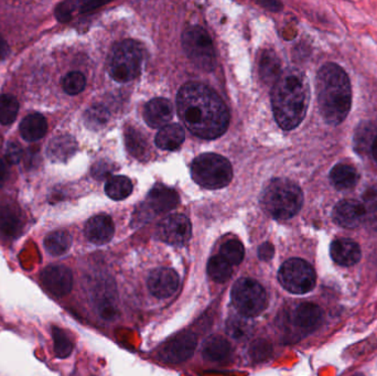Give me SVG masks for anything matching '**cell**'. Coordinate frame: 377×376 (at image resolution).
Instances as JSON below:
<instances>
[{"label":"cell","instance_id":"cell-22","mask_svg":"<svg viewBox=\"0 0 377 376\" xmlns=\"http://www.w3.org/2000/svg\"><path fill=\"white\" fill-rule=\"evenodd\" d=\"M77 143L75 139L69 135H60L52 139L48 147L49 158L53 162H67L77 153Z\"/></svg>","mask_w":377,"mask_h":376},{"label":"cell","instance_id":"cell-44","mask_svg":"<svg viewBox=\"0 0 377 376\" xmlns=\"http://www.w3.org/2000/svg\"><path fill=\"white\" fill-rule=\"evenodd\" d=\"M6 179H7V167L3 159H0V189L3 188Z\"/></svg>","mask_w":377,"mask_h":376},{"label":"cell","instance_id":"cell-12","mask_svg":"<svg viewBox=\"0 0 377 376\" xmlns=\"http://www.w3.org/2000/svg\"><path fill=\"white\" fill-rule=\"evenodd\" d=\"M41 283L50 294L56 297H64L71 292L73 275L71 269L63 265H50L41 271Z\"/></svg>","mask_w":377,"mask_h":376},{"label":"cell","instance_id":"cell-33","mask_svg":"<svg viewBox=\"0 0 377 376\" xmlns=\"http://www.w3.org/2000/svg\"><path fill=\"white\" fill-rule=\"evenodd\" d=\"M108 118H110V114L108 110L102 105L91 106L84 115V121L87 127L94 131L104 127L108 124Z\"/></svg>","mask_w":377,"mask_h":376},{"label":"cell","instance_id":"cell-30","mask_svg":"<svg viewBox=\"0 0 377 376\" xmlns=\"http://www.w3.org/2000/svg\"><path fill=\"white\" fill-rule=\"evenodd\" d=\"M126 147L132 156L143 158L147 153V141L139 131L129 127L125 133Z\"/></svg>","mask_w":377,"mask_h":376},{"label":"cell","instance_id":"cell-20","mask_svg":"<svg viewBox=\"0 0 377 376\" xmlns=\"http://www.w3.org/2000/svg\"><path fill=\"white\" fill-rule=\"evenodd\" d=\"M186 139L184 127L179 124H169L161 128L155 136V145L162 150H176Z\"/></svg>","mask_w":377,"mask_h":376},{"label":"cell","instance_id":"cell-3","mask_svg":"<svg viewBox=\"0 0 377 376\" xmlns=\"http://www.w3.org/2000/svg\"><path fill=\"white\" fill-rule=\"evenodd\" d=\"M319 110L330 125H339L349 115L352 87L347 72L334 63L324 64L317 75Z\"/></svg>","mask_w":377,"mask_h":376},{"label":"cell","instance_id":"cell-19","mask_svg":"<svg viewBox=\"0 0 377 376\" xmlns=\"http://www.w3.org/2000/svg\"><path fill=\"white\" fill-rule=\"evenodd\" d=\"M332 259L341 266H353L361 259L359 244L350 238H338L330 246Z\"/></svg>","mask_w":377,"mask_h":376},{"label":"cell","instance_id":"cell-26","mask_svg":"<svg viewBox=\"0 0 377 376\" xmlns=\"http://www.w3.org/2000/svg\"><path fill=\"white\" fill-rule=\"evenodd\" d=\"M44 244L50 255L61 256L71 249L72 236L65 231H56L46 236Z\"/></svg>","mask_w":377,"mask_h":376},{"label":"cell","instance_id":"cell-46","mask_svg":"<svg viewBox=\"0 0 377 376\" xmlns=\"http://www.w3.org/2000/svg\"><path fill=\"white\" fill-rule=\"evenodd\" d=\"M260 5L264 6L265 8H268L269 11H281V4L276 3V1H262Z\"/></svg>","mask_w":377,"mask_h":376},{"label":"cell","instance_id":"cell-34","mask_svg":"<svg viewBox=\"0 0 377 376\" xmlns=\"http://www.w3.org/2000/svg\"><path fill=\"white\" fill-rule=\"evenodd\" d=\"M221 256L231 265H240L244 259V246L237 240H229L221 247Z\"/></svg>","mask_w":377,"mask_h":376},{"label":"cell","instance_id":"cell-10","mask_svg":"<svg viewBox=\"0 0 377 376\" xmlns=\"http://www.w3.org/2000/svg\"><path fill=\"white\" fill-rule=\"evenodd\" d=\"M191 222L184 214H172L159 224L157 236L170 245L182 246L191 238Z\"/></svg>","mask_w":377,"mask_h":376},{"label":"cell","instance_id":"cell-47","mask_svg":"<svg viewBox=\"0 0 377 376\" xmlns=\"http://www.w3.org/2000/svg\"><path fill=\"white\" fill-rule=\"evenodd\" d=\"M102 3H85L84 5L82 6V13H85V11H91V9H93V8L95 7H100V6H102Z\"/></svg>","mask_w":377,"mask_h":376},{"label":"cell","instance_id":"cell-7","mask_svg":"<svg viewBox=\"0 0 377 376\" xmlns=\"http://www.w3.org/2000/svg\"><path fill=\"white\" fill-rule=\"evenodd\" d=\"M232 300L237 311L248 318L260 315L268 304L263 286L252 278H241L235 283Z\"/></svg>","mask_w":377,"mask_h":376},{"label":"cell","instance_id":"cell-28","mask_svg":"<svg viewBox=\"0 0 377 376\" xmlns=\"http://www.w3.org/2000/svg\"><path fill=\"white\" fill-rule=\"evenodd\" d=\"M232 273V265L221 255L212 257L207 264V274L215 283L226 282Z\"/></svg>","mask_w":377,"mask_h":376},{"label":"cell","instance_id":"cell-13","mask_svg":"<svg viewBox=\"0 0 377 376\" xmlns=\"http://www.w3.org/2000/svg\"><path fill=\"white\" fill-rule=\"evenodd\" d=\"M334 222L345 228H355L365 222L366 209L357 200H342L333 210Z\"/></svg>","mask_w":377,"mask_h":376},{"label":"cell","instance_id":"cell-21","mask_svg":"<svg viewBox=\"0 0 377 376\" xmlns=\"http://www.w3.org/2000/svg\"><path fill=\"white\" fill-rule=\"evenodd\" d=\"M19 131H20L21 137L25 141L34 143L44 138L48 131V123H46V118L41 114H30L23 118Z\"/></svg>","mask_w":377,"mask_h":376},{"label":"cell","instance_id":"cell-18","mask_svg":"<svg viewBox=\"0 0 377 376\" xmlns=\"http://www.w3.org/2000/svg\"><path fill=\"white\" fill-rule=\"evenodd\" d=\"M324 311L310 302L301 304L293 313V323L303 332H314L322 325Z\"/></svg>","mask_w":377,"mask_h":376},{"label":"cell","instance_id":"cell-49","mask_svg":"<svg viewBox=\"0 0 377 376\" xmlns=\"http://www.w3.org/2000/svg\"><path fill=\"white\" fill-rule=\"evenodd\" d=\"M353 376H364V375H363V374L359 373V374H355V375H353Z\"/></svg>","mask_w":377,"mask_h":376},{"label":"cell","instance_id":"cell-17","mask_svg":"<svg viewBox=\"0 0 377 376\" xmlns=\"http://www.w3.org/2000/svg\"><path fill=\"white\" fill-rule=\"evenodd\" d=\"M174 116V106L167 98H157L146 105L143 119L151 128H162L169 125Z\"/></svg>","mask_w":377,"mask_h":376},{"label":"cell","instance_id":"cell-37","mask_svg":"<svg viewBox=\"0 0 377 376\" xmlns=\"http://www.w3.org/2000/svg\"><path fill=\"white\" fill-rule=\"evenodd\" d=\"M271 346L265 340L256 341L250 348V354L255 361H264L271 354Z\"/></svg>","mask_w":377,"mask_h":376},{"label":"cell","instance_id":"cell-24","mask_svg":"<svg viewBox=\"0 0 377 376\" xmlns=\"http://www.w3.org/2000/svg\"><path fill=\"white\" fill-rule=\"evenodd\" d=\"M202 354L209 361H224L231 354V344L221 335H212L203 343Z\"/></svg>","mask_w":377,"mask_h":376},{"label":"cell","instance_id":"cell-5","mask_svg":"<svg viewBox=\"0 0 377 376\" xmlns=\"http://www.w3.org/2000/svg\"><path fill=\"white\" fill-rule=\"evenodd\" d=\"M191 174L194 181L209 190L222 189L233 179L231 162L217 154H203L192 162Z\"/></svg>","mask_w":377,"mask_h":376},{"label":"cell","instance_id":"cell-14","mask_svg":"<svg viewBox=\"0 0 377 376\" xmlns=\"http://www.w3.org/2000/svg\"><path fill=\"white\" fill-rule=\"evenodd\" d=\"M149 290L157 298H168L179 288V275L174 269L157 268L148 277Z\"/></svg>","mask_w":377,"mask_h":376},{"label":"cell","instance_id":"cell-25","mask_svg":"<svg viewBox=\"0 0 377 376\" xmlns=\"http://www.w3.org/2000/svg\"><path fill=\"white\" fill-rule=\"evenodd\" d=\"M377 131L373 124L359 123L353 136V146L359 154H366L372 149Z\"/></svg>","mask_w":377,"mask_h":376},{"label":"cell","instance_id":"cell-27","mask_svg":"<svg viewBox=\"0 0 377 376\" xmlns=\"http://www.w3.org/2000/svg\"><path fill=\"white\" fill-rule=\"evenodd\" d=\"M106 195L115 201H122L129 197L133 192V183L124 176L110 177L105 186Z\"/></svg>","mask_w":377,"mask_h":376},{"label":"cell","instance_id":"cell-8","mask_svg":"<svg viewBox=\"0 0 377 376\" xmlns=\"http://www.w3.org/2000/svg\"><path fill=\"white\" fill-rule=\"evenodd\" d=\"M182 44L188 59L204 71L215 67V51L212 39L202 27L192 26L186 29L182 36Z\"/></svg>","mask_w":377,"mask_h":376},{"label":"cell","instance_id":"cell-43","mask_svg":"<svg viewBox=\"0 0 377 376\" xmlns=\"http://www.w3.org/2000/svg\"><path fill=\"white\" fill-rule=\"evenodd\" d=\"M365 222L371 223V224H377V205H373L371 209L366 210Z\"/></svg>","mask_w":377,"mask_h":376},{"label":"cell","instance_id":"cell-2","mask_svg":"<svg viewBox=\"0 0 377 376\" xmlns=\"http://www.w3.org/2000/svg\"><path fill=\"white\" fill-rule=\"evenodd\" d=\"M310 102V87L299 71H288L276 81L271 91V105L278 125L291 131L306 117Z\"/></svg>","mask_w":377,"mask_h":376},{"label":"cell","instance_id":"cell-31","mask_svg":"<svg viewBox=\"0 0 377 376\" xmlns=\"http://www.w3.org/2000/svg\"><path fill=\"white\" fill-rule=\"evenodd\" d=\"M260 77L271 82L281 77V63L273 52H266L260 60Z\"/></svg>","mask_w":377,"mask_h":376},{"label":"cell","instance_id":"cell-1","mask_svg":"<svg viewBox=\"0 0 377 376\" xmlns=\"http://www.w3.org/2000/svg\"><path fill=\"white\" fill-rule=\"evenodd\" d=\"M179 117L200 138H219L227 131L229 114L215 91L201 83H186L177 98Z\"/></svg>","mask_w":377,"mask_h":376},{"label":"cell","instance_id":"cell-45","mask_svg":"<svg viewBox=\"0 0 377 376\" xmlns=\"http://www.w3.org/2000/svg\"><path fill=\"white\" fill-rule=\"evenodd\" d=\"M9 53V48H8L7 42L5 39L0 36V60L5 59Z\"/></svg>","mask_w":377,"mask_h":376},{"label":"cell","instance_id":"cell-4","mask_svg":"<svg viewBox=\"0 0 377 376\" xmlns=\"http://www.w3.org/2000/svg\"><path fill=\"white\" fill-rule=\"evenodd\" d=\"M260 205L271 218L289 220L298 214L302 207V190L291 180H271L262 193Z\"/></svg>","mask_w":377,"mask_h":376},{"label":"cell","instance_id":"cell-9","mask_svg":"<svg viewBox=\"0 0 377 376\" xmlns=\"http://www.w3.org/2000/svg\"><path fill=\"white\" fill-rule=\"evenodd\" d=\"M281 286L291 294H303L316 286V273L308 261L290 259L283 264L278 273Z\"/></svg>","mask_w":377,"mask_h":376},{"label":"cell","instance_id":"cell-11","mask_svg":"<svg viewBox=\"0 0 377 376\" xmlns=\"http://www.w3.org/2000/svg\"><path fill=\"white\" fill-rule=\"evenodd\" d=\"M198 338L193 332L184 331L171 339L160 351V358L166 363H181L193 356Z\"/></svg>","mask_w":377,"mask_h":376},{"label":"cell","instance_id":"cell-39","mask_svg":"<svg viewBox=\"0 0 377 376\" xmlns=\"http://www.w3.org/2000/svg\"><path fill=\"white\" fill-rule=\"evenodd\" d=\"M21 148L19 145L15 143H11L7 147V158L8 162H11V164H17L19 162L21 158Z\"/></svg>","mask_w":377,"mask_h":376},{"label":"cell","instance_id":"cell-35","mask_svg":"<svg viewBox=\"0 0 377 376\" xmlns=\"http://www.w3.org/2000/svg\"><path fill=\"white\" fill-rule=\"evenodd\" d=\"M20 230V221L11 210H0V231L7 236H15Z\"/></svg>","mask_w":377,"mask_h":376},{"label":"cell","instance_id":"cell-36","mask_svg":"<svg viewBox=\"0 0 377 376\" xmlns=\"http://www.w3.org/2000/svg\"><path fill=\"white\" fill-rule=\"evenodd\" d=\"M63 90L69 95H77L87 86V79L81 72H70L63 79Z\"/></svg>","mask_w":377,"mask_h":376},{"label":"cell","instance_id":"cell-6","mask_svg":"<svg viewBox=\"0 0 377 376\" xmlns=\"http://www.w3.org/2000/svg\"><path fill=\"white\" fill-rule=\"evenodd\" d=\"M143 51L141 44L125 40L113 46L108 57V73L120 83L133 81L141 71Z\"/></svg>","mask_w":377,"mask_h":376},{"label":"cell","instance_id":"cell-32","mask_svg":"<svg viewBox=\"0 0 377 376\" xmlns=\"http://www.w3.org/2000/svg\"><path fill=\"white\" fill-rule=\"evenodd\" d=\"M53 337L54 354L59 358H67L73 351V343L70 340L67 333L58 327L52 328Z\"/></svg>","mask_w":377,"mask_h":376},{"label":"cell","instance_id":"cell-15","mask_svg":"<svg viewBox=\"0 0 377 376\" xmlns=\"http://www.w3.org/2000/svg\"><path fill=\"white\" fill-rule=\"evenodd\" d=\"M179 195L174 189L157 185L151 190L146 200V207L155 214L170 212L179 205Z\"/></svg>","mask_w":377,"mask_h":376},{"label":"cell","instance_id":"cell-42","mask_svg":"<svg viewBox=\"0 0 377 376\" xmlns=\"http://www.w3.org/2000/svg\"><path fill=\"white\" fill-rule=\"evenodd\" d=\"M245 323H242L241 320H235L233 323H229V333L235 337V338H240L241 335H244Z\"/></svg>","mask_w":377,"mask_h":376},{"label":"cell","instance_id":"cell-40","mask_svg":"<svg viewBox=\"0 0 377 376\" xmlns=\"http://www.w3.org/2000/svg\"><path fill=\"white\" fill-rule=\"evenodd\" d=\"M110 174V164L105 162H98L93 167V176L96 179H105Z\"/></svg>","mask_w":377,"mask_h":376},{"label":"cell","instance_id":"cell-38","mask_svg":"<svg viewBox=\"0 0 377 376\" xmlns=\"http://www.w3.org/2000/svg\"><path fill=\"white\" fill-rule=\"evenodd\" d=\"M72 4L71 3H63L60 4L56 8V15L58 20L61 21V22H67L71 19L72 17Z\"/></svg>","mask_w":377,"mask_h":376},{"label":"cell","instance_id":"cell-29","mask_svg":"<svg viewBox=\"0 0 377 376\" xmlns=\"http://www.w3.org/2000/svg\"><path fill=\"white\" fill-rule=\"evenodd\" d=\"M19 112V103L11 94L0 95V124L11 125Z\"/></svg>","mask_w":377,"mask_h":376},{"label":"cell","instance_id":"cell-48","mask_svg":"<svg viewBox=\"0 0 377 376\" xmlns=\"http://www.w3.org/2000/svg\"><path fill=\"white\" fill-rule=\"evenodd\" d=\"M372 154L373 157H374L375 160H376L377 162V135L376 137H375L374 143H373Z\"/></svg>","mask_w":377,"mask_h":376},{"label":"cell","instance_id":"cell-16","mask_svg":"<svg viewBox=\"0 0 377 376\" xmlns=\"http://www.w3.org/2000/svg\"><path fill=\"white\" fill-rule=\"evenodd\" d=\"M84 233L91 243L96 245L108 243L114 236V222L108 215H96L87 221Z\"/></svg>","mask_w":377,"mask_h":376},{"label":"cell","instance_id":"cell-41","mask_svg":"<svg viewBox=\"0 0 377 376\" xmlns=\"http://www.w3.org/2000/svg\"><path fill=\"white\" fill-rule=\"evenodd\" d=\"M274 254H275V249H274V246L271 244L266 243L262 244L258 249V257H260L262 261H269V259H273Z\"/></svg>","mask_w":377,"mask_h":376},{"label":"cell","instance_id":"cell-23","mask_svg":"<svg viewBox=\"0 0 377 376\" xmlns=\"http://www.w3.org/2000/svg\"><path fill=\"white\" fill-rule=\"evenodd\" d=\"M330 180L332 185L338 190L352 189L359 182V174L354 167L347 164H339L332 168Z\"/></svg>","mask_w":377,"mask_h":376}]
</instances>
